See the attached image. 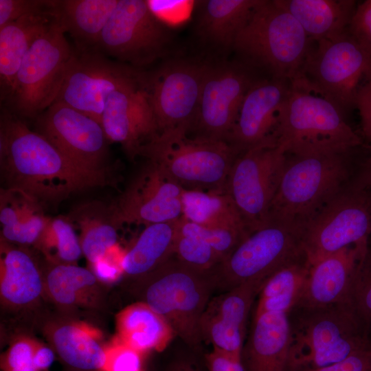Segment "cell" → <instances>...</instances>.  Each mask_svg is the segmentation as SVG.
<instances>
[{
	"instance_id": "1",
	"label": "cell",
	"mask_w": 371,
	"mask_h": 371,
	"mask_svg": "<svg viewBox=\"0 0 371 371\" xmlns=\"http://www.w3.org/2000/svg\"><path fill=\"white\" fill-rule=\"evenodd\" d=\"M0 166L4 189L19 191L42 207L95 187L113 186V175L81 169L13 112L0 117Z\"/></svg>"
},
{
	"instance_id": "2",
	"label": "cell",
	"mask_w": 371,
	"mask_h": 371,
	"mask_svg": "<svg viewBox=\"0 0 371 371\" xmlns=\"http://www.w3.org/2000/svg\"><path fill=\"white\" fill-rule=\"evenodd\" d=\"M286 371H306L345 359L371 344L369 328L349 303L289 314Z\"/></svg>"
},
{
	"instance_id": "3",
	"label": "cell",
	"mask_w": 371,
	"mask_h": 371,
	"mask_svg": "<svg viewBox=\"0 0 371 371\" xmlns=\"http://www.w3.org/2000/svg\"><path fill=\"white\" fill-rule=\"evenodd\" d=\"M313 43L297 21L275 0H260L233 49L251 67L292 82L300 77Z\"/></svg>"
},
{
	"instance_id": "4",
	"label": "cell",
	"mask_w": 371,
	"mask_h": 371,
	"mask_svg": "<svg viewBox=\"0 0 371 371\" xmlns=\"http://www.w3.org/2000/svg\"><path fill=\"white\" fill-rule=\"evenodd\" d=\"M350 153L286 154L269 221L306 225L350 181Z\"/></svg>"
},
{
	"instance_id": "5",
	"label": "cell",
	"mask_w": 371,
	"mask_h": 371,
	"mask_svg": "<svg viewBox=\"0 0 371 371\" xmlns=\"http://www.w3.org/2000/svg\"><path fill=\"white\" fill-rule=\"evenodd\" d=\"M274 138L287 155H295L352 152L363 144L335 104L292 83L278 113Z\"/></svg>"
},
{
	"instance_id": "6",
	"label": "cell",
	"mask_w": 371,
	"mask_h": 371,
	"mask_svg": "<svg viewBox=\"0 0 371 371\" xmlns=\"http://www.w3.org/2000/svg\"><path fill=\"white\" fill-rule=\"evenodd\" d=\"M139 155L183 189L214 190L225 188L238 153L225 141L190 137L188 131L175 129L158 133L142 146Z\"/></svg>"
},
{
	"instance_id": "7",
	"label": "cell",
	"mask_w": 371,
	"mask_h": 371,
	"mask_svg": "<svg viewBox=\"0 0 371 371\" xmlns=\"http://www.w3.org/2000/svg\"><path fill=\"white\" fill-rule=\"evenodd\" d=\"M143 277V302L161 315L188 346L198 348L203 341L201 319L215 290L210 272L196 270L174 256Z\"/></svg>"
},
{
	"instance_id": "8",
	"label": "cell",
	"mask_w": 371,
	"mask_h": 371,
	"mask_svg": "<svg viewBox=\"0 0 371 371\" xmlns=\"http://www.w3.org/2000/svg\"><path fill=\"white\" fill-rule=\"evenodd\" d=\"M306 225L271 220L250 233L210 271L215 289L263 282L282 267L306 256Z\"/></svg>"
},
{
	"instance_id": "9",
	"label": "cell",
	"mask_w": 371,
	"mask_h": 371,
	"mask_svg": "<svg viewBox=\"0 0 371 371\" xmlns=\"http://www.w3.org/2000/svg\"><path fill=\"white\" fill-rule=\"evenodd\" d=\"M371 79V56L349 34L313 42L300 77L291 82L335 104L344 115L355 109L361 86Z\"/></svg>"
},
{
	"instance_id": "10",
	"label": "cell",
	"mask_w": 371,
	"mask_h": 371,
	"mask_svg": "<svg viewBox=\"0 0 371 371\" xmlns=\"http://www.w3.org/2000/svg\"><path fill=\"white\" fill-rule=\"evenodd\" d=\"M65 34L55 19L25 55L7 99L19 117L36 119L56 101L73 50Z\"/></svg>"
},
{
	"instance_id": "11",
	"label": "cell",
	"mask_w": 371,
	"mask_h": 371,
	"mask_svg": "<svg viewBox=\"0 0 371 371\" xmlns=\"http://www.w3.org/2000/svg\"><path fill=\"white\" fill-rule=\"evenodd\" d=\"M286 153L276 139L237 155L225 190L250 234L269 223V210L285 165Z\"/></svg>"
},
{
	"instance_id": "12",
	"label": "cell",
	"mask_w": 371,
	"mask_h": 371,
	"mask_svg": "<svg viewBox=\"0 0 371 371\" xmlns=\"http://www.w3.org/2000/svg\"><path fill=\"white\" fill-rule=\"evenodd\" d=\"M371 189L350 181L306 224L303 244L310 263L346 247L368 243Z\"/></svg>"
},
{
	"instance_id": "13",
	"label": "cell",
	"mask_w": 371,
	"mask_h": 371,
	"mask_svg": "<svg viewBox=\"0 0 371 371\" xmlns=\"http://www.w3.org/2000/svg\"><path fill=\"white\" fill-rule=\"evenodd\" d=\"M170 38L169 27L151 12L147 1L119 0L96 47L135 69L162 56Z\"/></svg>"
},
{
	"instance_id": "14",
	"label": "cell",
	"mask_w": 371,
	"mask_h": 371,
	"mask_svg": "<svg viewBox=\"0 0 371 371\" xmlns=\"http://www.w3.org/2000/svg\"><path fill=\"white\" fill-rule=\"evenodd\" d=\"M143 76L131 66L108 59L96 49L77 47L72 50L55 102L65 104L100 123L110 93Z\"/></svg>"
},
{
	"instance_id": "15",
	"label": "cell",
	"mask_w": 371,
	"mask_h": 371,
	"mask_svg": "<svg viewBox=\"0 0 371 371\" xmlns=\"http://www.w3.org/2000/svg\"><path fill=\"white\" fill-rule=\"evenodd\" d=\"M35 120V131L76 166L90 172L113 174L108 161L109 142L98 121L59 102Z\"/></svg>"
},
{
	"instance_id": "16",
	"label": "cell",
	"mask_w": 371,
	"mask_h": 371,
	"mask_svg": "<svg viewBox=\"0 0 371 371\" xmlns=\"http://www.w3.org/2000/svg\"><path fill=\"white\" fill-rule=\"evenodd\" d=\"M254 71L242 60L209 65L190 130L194 136L226 142L247 92L259 78Z\"/></svg>"
},
{
	"instance_id": "17",
	"label": "cell",
	"mask_w": 371,
	"mask_h": 371,
	"mask_svg": "<svg viewBox=\"0 0 371 371\" xmlns=\"http://www.w3.org/2000/svg\"><path fill=\"white\" fill-rule=\"evenodd\" d=\"M209 64L178 60L146 78V88L158 133L175 129L190 133Z\"/></svg>"
},
{
	"instance_id": "18",
	"label": "cell",
	"mask_w": 371,
	"mask_h": 371,
	"mask_svg": "<svg viewBox=\"0 0 371 371\" xmlns=\"http://www.w3.org/2000/svg\"><path fill=\"white\" fill-rule=\"evenodd\" d=\"M147 164L111 205L115 218L124 223L146 225L182 216L183 188L155 164Z\"/></svg>"
},
{
	"instance_id": "19",
	"label": "cell",
	"mask_w": 371,
	"mask_h": 371,
	"mask_svg": "<svg viewBox=\"0 0 371 371\" xmlns=\"http://www.w3.org/2000/svg\"><path fill=\"white\" fill-rule=\"evenodd\" d=\"M100 124L109 142L120 144L130 159L158 133L146 88V76L115 89L109 95Z\"/></svg>"
},
{
	"instance_id": "20",
	"label": "cell",
	"mask_w": 371,
	"mask_h": 371,
	"mask_svg": "<svg viewBox=\"0 0 371 371\" xmlns=\"http://www.w3.org/2000/svg\"><path fill=\"white\" fill-rule=\"evenodd\" d=\"M291 86L289 80L258 78L249 89L226 142L239 155L274 139L280 109Z\"/></svg>"
},
{
	"instance_id": "21",
	"label": "cell",
	"mask_w": 371,
	"mask_h": 371,
	"mask_svg": "<svg viewBox=\"0 0 371 371\" xmlns=\"http://www.w3.org/2000/svg\"><path fill=\"white\" fill-rule=\"evenodd\" d=\"M262 284L244 283L210 300L200 322L202 340L241 358L249 314Z\"/></svg>"
},
{
	"instance_id": "22",
	"label": "cell",
	"mask_w": 371,
	"mask_h": 371,
	"mask_svg": "<svg viewBox=\"0 0 371 371\" xmlns=\"http://www.w3.org/2000/svg\"><path fill=\"white\" fill-rule=\"evenodd\" d=\"M368 247V243L350 245L310 263L303 294L294 309L349 303L359 262Z\"/></svg>"
},
{
	"instance_id": "23",
	"label": "cell",
	"mask_w": 371,
	"mask_h": 371,
	"mask_svg": "<svg viewBox=\"0 0 371 371\" xmlns=\"http://www.w3.org/2000/svg\"><path fill=\"white\" fill-rule=\"evenodd\" d=\"M290 334L288 314L266 312L254 315L241 352L245 371H286Z\"/></svg>"
},
{
	"instance_id": "24",
	"label": "cell",
	"mask_w": 371,
	"mask_h": 371,
	"mask_svg": "<svg viewBox=\"0 0 371 371\" xmlns=\"http://www.w3.org/2000/svg\"><path fill=\"white\" fill-rule=\"evenodd\" d=\"M55 20L48 8L25 15L0 28L1 100L10 96L21 62L34 41Z\"/></svg>"
},
{
	"instance_id": "25",
	"label": "cell",
	"mask_w": 371,
	"mask_h": 371,
	"mask_svg": "<svg viewBox=\"0 0 371 371\" xmlns=\"http://www.w3.org/2000/svg\"><path fill=\"white\" fill-rule=\"evenodd\" d=\"M300 24L313 42L333 39L348 31L355 0H275Z\"/></svg>"
},
{
	"instance_id": "26",
	"label": "cell",
	"mask_w": 371,
	"mask_h": 371,
	"mask_svg": "<svg viewBox=\"0 0 371 371\" xmlns=\"http://www.w3.org/2000/svg\"><path fill=\"white\" fill-rule=\"evenodd\" d=\"M119 0H52L56 20L78 48L97 47Z\"/></svg>"
},
{
	"instance_id": "27",
	"label": "cell",
	"mask_w": 371,
	"mask_h": 371,
	"mask_svg": "<svg viewBox=\"0 0 371 371\" xmlns=\"http://www.w3.org/2000/svg\"><path fill=\"white\" fill-rule=\"evenodd\" d=\"M117 325L118 339L141 353L164 350L175 335L168 322L144 302L124 308Z\"/></svg>"
},
{
	"instance_id": "28",
	"label": "cell",
	"mask_w": 371,
	"mask_h": 371,
	"mask_svg": "<svg viewBox=\"0 0 371 371\" xmlns=\"http://www.w3.org/2000/svg\"><path fill=\"white\" fill-rule=\"evenodd\" d=\"M178 220L146 225L124 256V273L142 277L174 256Z\"/></svg>"
},
{
	"instance_id": "29",
	"label": "cell",
	"mask_w": 371,
	"mask_h": 371,
	"mask_svg": "<svg viewBox=\"0 0 371 371\" xmlns=\"http://www.w3.org/2000/svg\"><path fill=\"white\" fill-rule=\"evenodd\" d=\"M260 0H208L198 23L201 36L221 48L234 46L235 39Z\"/></svg>"
},
{
	"instance_id": "30",
	"label": "cell",
	"mask_w": 371,
	"mask_h": 371,
	"mask_svg": "<svg viewBox=\"0 0 371 371\" xmlns=\"http://www.w3.org/2000/svg\"><path fill=\"white\" fill-rule=\"evenodd\" d=\"M304 256L278 269L262 283L254 315L266 312L289 314L298 304L308 276Z\"/></svg>"
},
{
	"instance_id": "31",
	"label": "cell",
	"mask_w": 371,
	"mask_h": 371,
	"mask_svg": "<svg viewBox=\"0 0 371 371\" xmlns=\"http://www.w3.org/2000/svg\"><path fill=\"white\" fill-rule=\"evenodd\" d=\"M49 221L36 201L19 191L1 189L0 222L4 238L32 244L40 238Z\"/></svg>"
},
{
	"instance_id": "32",
	"label": "cell",
	"mask_w": 371,
	"mask_h": 371,
	"mask_svg": "<svg viewBox=\"0 0 371 371\" xmlns=\"http://www.w3.org/2000/svg\"><path fill=\"white\" fill-rule=\"evenodd\" d=\"M70 221L80 229L82 251L92 265L117 245L120 225L111 205L106 207L98 202L84 204L74 210Z\"/></svg>"
},
{
	"instance_id": "33",
	"label": "cell",
	"mask_w": 371,
	"mask_h": 371,
	"mask_svg": "<svg viewBox=\"0 0 371 371\" xmlns=\"http://www.w3.org/2000/svg\"><path fill=\"white\" fill-rule=\"evenodd\" d=\"M181 211L182 217L186 220L205 227L245 225L225 188L214 190L183 189Z\"/></svg>"
},
{
	"instance_id": "34",
	"label": "cell",
	"mask_w": 371,
	"mask_h": 371,
	"mask_svg": "<svg viewBox=\"0 0 371 371\" xmlns=\"http://www.w3.org/2000/svg\"><path fill=\"white\" fill-rule=\"evenodd\" d=\"M42 280L32 258L20 249H10L1 260L0 290L8 302L23 305L35 300L42 291Z\"/></svg>"
},
{
	"instance_id": "35",
	"label": "cell",
	"mask_w": 371,
	"mask_h": 371,
	"mask_svg": "<svg viewBox=\"0 0 371 371\" xmlns=\"http://www.w3.org/2000/svg\"><path fill=\"white\" fill-rule=\"evenodd\" d=\"M54 346L69 366L82 370L102 369L106 350L90 330L77 325H63L53 335Z\"/></svg>"
},
{
	"instance_id": "36",
	"label": "cell",
	"mask_w": 371,
	"mask_h": 371,
	"mask_svg": "<svg viewBox=\"0 0 371 371\" xmlns=\"http://www.w3.org/2000/svg\"><path fill=\"white\" fill-rule=\"evenodd\" d=\"M175 256L186 265L200 271L210 272L221 259L198 233L196 224L183 217L178 220Z\"/></svg>"
},
{
	"instance_id": "37",
	"label": "cell",
	"mask_w": 371,
	"mask_h": 371,
	"mask_svg": "<svg viewBox=\"0 0 371 371\" xmlns=\"http://www.w3.org/2000/svg\"><path fill=\"white\" fill-rule=\"evenodd\" d=\"M96 276L88 269L74 265H58L47 277L49 292L53 299L62 304L76 302L80 291L93 285Z\"/></svg>"
},
{
	"instance_id": "38",
	"label": "cell",
	"mask_w": 371,
	"mask_h": 371,
	"mask_svg": "<svg viewBox=\"0 0 371 371\" xmlns=\"http://www.w3.org/2000/svg\"><path fill=\"white\" fill-rule=\"evenodd\" d=\"M349 304L367 324L371 326V247L361 258L352 284Z\"/></svg>"
},
{
	"instance_id": "39",
	"label": "cell",
	"mask_w": 371,
	"mask_h": 371,
	"mask_svg": "<svg viewBox=\"0 0 371 371\" xmlns=\"http://www.w3.org/2000/svg\"><path fill=\"white\" fill-rule=\"evenodd\" d=\"M50 226L58 257L66 262L77 260L82 251L72 223L69 219L56 218L50 221Z\"/></svg>"
},
{
	"instance_id": "40",
	"label": "cell",
	"mask_w": 371,
	"mask_h": 371,
	"mask_svg": "<svg viewBox=\"0 0 371 371\" xmlns=\"http://www.w3.org/2000/svg\"><path fill=\"white\" fill-rule=\"evenodd\" d=\"M105 350L104 371H142V353L118 338Z\"/></svg>"
},
{
	"instance_id": "41",
	"label": "cell",
	"mask_w": 371,
	"mask_h": 371,
	"mask_svg": "<svg viewBox=\"0 0 371 371\" xmlns=\"http://www.w3.org/2000/svg\"><path fill=\"white\" fill-rule=\"evenodd\" d=\"M348 32L371 56V0L357 4Z\"/></svg>"
},
{
	"instance_id": "42",
	"label": "cell",
	"mask_w": 371,
	"mask_h": 371,
	"mask_svg": "<svg viewBox=\"0 0 371 371\" xmlns=\"http://www.w3.org/2000/svg\"><path fill=\"white\" fill-rule=\"evenodd\" d=\"M49 3L48 0H0V28L25 15L43 10Z\"/></svg>"
},
{
	"instance_id": "43",
	"label": "cell",
	"mask_w": 371,
	"mask_h": 371,
	"mask_svg": "<svg viewBox=\"0 0 371 371\" xmlns=\"http://www.w3.org/2000/svg\"><path fill=\"white\" fill-rule=\"evenodd\" d=\"M125 254H122L116 245L106 255L93 265L96 278L106 282H113L124 273L122 260Z\"/></svg>"
},
{
	"instance_id": "44",
	"label": "cell",
	"mask_w": 371,
	"mask_h": 371,
	"mask_svg": "<svg viewBox=\"0 0 371 371\" xmlns=\"http://www.w3.org/2000/svg\"><path fill=\"white\" fill-rule=\"evenodd\" d=\"M306 371H371V344L342 361Z\"/></svg>"
},
{
	"instance_id": "45",
	"label": "cell",
	"mask_w": 371,
	"mask_h": 371,
	"mask_svg": "<svg viewBox=\"0 0 371 371\" xmlns=\"http://www.w3.org/2000/svg\"><path fill=\"white\" fill-rule=\"evenodd\" d=\"M355 109L359 111L362 134L371 144V79L359 88L355 100Z\"/></svg>"
},
{
	"instance_id": "46",
	"label": "cell",
	"mask_w": 371,
	"mask_h": 371,
	"mask_svg": "<svg viewBox=\"0 0 371 371\" xmlns=\"http://www.w3.org/2000/svg\"><path fill=\"white\" fill-rule=\"evenodd\" d=\"M35 350L32 344L26 341H21L14 344L10 349L7 357L9 371L34 368L33 357Z\"/></svg>"
},
{
	"instance_id": "47",
	"label": "cell",
	"mask_w": 371,
	"mask_h": 371,
	"mask_svg": "<svg viewBox=\"0 0 371 371\" xmlns=\"http://www.w3.org/2000/svg\"><path fill=\"white\" fill-rule=\"evenodd\" d=\"M205 359L209 371H245L241 358L215 348L206 355Z\"/></svg>"
},
{
	"instance_id": "48",
	"label": "cell",
	"mask_w": 371,
	"mask_h": 371,
	"mask_svg": "<svg viewBox=\"0 0 371 371\" xmlns=\"http://www.w3.org/2000/svg\"><path fill=\"white\" fill-rule=\"evenodd\" d=\"M370 150L368 157L361 164L357 173L350 180L351 184L359 189H371V145Z\"/></svg>"
},
{
	"instance_id": "49",
	"label": "cell",
	"mask_w": 371,
	"mask_h": 371,
	"mask_svg": "<svg viewBox=\"0 0 371 371\" xmlns=\"http://www.w3.org/2000/svg\"><path fill=\"white\" fill-rule=\"evenodd\" d=\"M53 351L47 347H41L35 350L33 364L36 370L48 368L53 362Z\"/></svg>"
},
{
	"instance_id": "50",
	"label": "cell",
	"mask_w": 371,
	"mask_h": 371,
	"mask_svg": "<svg viewBox=\"0 0 371 371\" xmlns=\"http://www.w3.org/2000/svg\"><path fill=\"white\" fill-rule=\"evenodd\" d=\"M168 371H201L199 365L190 359H180L172 363Z\"/></svg>"
},
{
	"instance_id": "51",
	"label": "cell",
	"mask_w": 371,
	"mask_h": 371,
	"mask_svg": "<svg viewBox=\"0 0 371 371\" xmlns=\"http://www.w3.org/2000/svg\"><path fill=\"white\" fill-rule=\"evenodd\" d=\"M369 336H370V341H371V326L369 328Z\"/></svg>"
}]
</instances>
